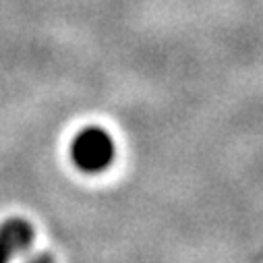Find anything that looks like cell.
Instances as JSON below:
<instances>
[{"instance_id":"cell-1","label":"cell","mask_w":263,"mask_h":263,"mask_svg":"<svg viewBox=\"0 0 263 263\" xmlns=\"http://www.w3.org/2000/svg\"><path fill=\"white\" fill-rule=\"evenodd\" d=\"M114 141L104 128L87 126L73 139L71 158L75 166L87 174L104 172L114 160Z\"/></svg>"},{"instance_id":"cell-3","label":"cell","mask_w":263,"mask_h":263,"mask_svg":"<svg viewBox=\"0 0 263 263\" xmlns=\"http://www.w3.org/2000/svg\"><path fill=\"white\" fill-rule=\"evenodd\" d=\"M27 263H54V257H52L50 253H37V255H33Z\"/></svg>"},{"instance_id":"cell-2","label":"cell","mask_w":263,"mask_h":263,"mask_svg":"<svg viewBox=\"0 0 263 263\" xmlns=\"http://www.w3.org/2000/svg\"><path fill=\"white\" fill-rule=\"evenodd\" d=\"M33 226L23 218H9L0 224V263L11 259L33 245Z\"/></svg>"}]
</instances>
